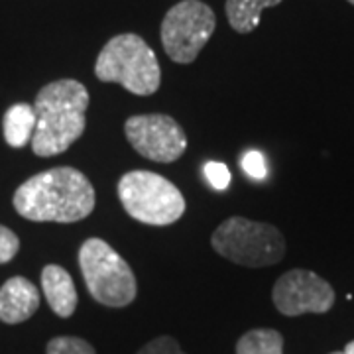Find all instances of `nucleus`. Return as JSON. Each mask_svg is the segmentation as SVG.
<instances>
[{
	"label": "nucleus",
	"mask_w": 354,
	"mask_h": 354,
	"mask_svg": "<svg viewBox=\"0 0 354 354\" xmlns=\"http://www.w3.org/2000/svg\"><path fill=\"white\" fill-rule=\"evenodd\" d=\"M14 209L34 223H77L95 211V187L75 167H53L30 177L14 193Z\"/></svg>",
	"instance_id": "1"
},
{
	"label": "nucleus",
	"mask_w": 354,
	"mask_h": 354,
	"mask_svg": "<svg viewBox=\"0 0 354 354\" xmlns=\"http://www.w3.org/2000/svg\"><path fill=\"white\" fill-rule=\"evenodd\" d=\"M36 130L32 150L39 158L64 153L83 136L87 127L88 91L75 79L48 83L36 97Z\"/></svg>",
	"instance_id": "2"
},
{
	"label": "nucleus",
	"mask_w": 354,
	"mask_h": 354,
	"mask_svg": "<svg viewBox=\"0 0 354 354\" xmlns=\"http://www.w3.org/2000/svg\"><path fill=\"white\" fill-rule=\"evenodd\" d=\"M95 75L102 83H118L138 97L153 95L162 83V69L153 50L136 34H118L106 41Z\"/></svg>",
	"instance_id": "3"
},
{
	"label": "nucleus",
	"mask_w": 354,
	"mask_h": 354,
	"mask_svg": "<svg viewBox=\"0 0 354 354\" xmlns=\"http://www.w3.org/2000/svg\"><path fill=\"white\" fill-rule=\"evenodd\" d=\"M118 199L134 221L150 227H167L185 213V199L176 185L160 174L134 169L120 177Z\"/></svg>",
	"instance_id": "4"
},
{
	"label": "nucleus",
	"mask_w": 354,
	"mask_h": 354,
	"mask_svg": "<svg viewBox=\"0 0 354 354\" xmlns=\"http://www.w3.org/2000/svg\"><path fill=\"white\" fill-rule=\"evenodd\" d=\"M79 268L88 293L106 307H127L138 293L128 262L102 239H87L79 248Z\"/></svg>",
	"instance_id": "5"
},
{
	"label": "nucleus",
	"mask_w": 354,
	"mask_h": 354,
	"mask_svg": "<svg viewBox=\"0 0 354 354\" xmlns=\"http://www.w3.org/2000/svg\"><path fill=\"white\" fill-rule=\"evenodd\" d=\"M211 244L218 256L248 268L278 264L286 254V239L278 228L244 216H230L221 223Z\"/></svg>",
	"instance_id": "6"
},
{
	"label": "nucleus",
	"mask_w": 354,
	"mask_h": 354,
	"mask_svg": "<svg viewBox=\"0 0 354 354\" xmlns=\"http://www.w3.org/2000/svg\"><path fill=\"white\" fill-rule=\"evenodd\" d=\"M216 18L213 8L201 0H181L171 6L162 22V46L171 62L193 64L213 38Z\"/></svg>",
	"instance_id": "7"
},
{
	"label": "nucleus",
	"mask_w": 354,
	"mask_h": 354,
	"mask_svg": "<svg viewBox=\"0 0 354 354\" xmlns=\"http://www.w3.org/2000/svg\"><path fill=\"white\" fill-rule=\"evenodd\" d=\"M130 146L158 164H171L187 150V136L176 118L167 114H136L124 122Z\"/></svg>",
	"instance_id": "8"
},
{
	"label": "nucleus",
	"mask_w": 354,
	"mask_h": 354,
	"mask_svg": "<svg viewBox=\"0 0 354 354\" xmlns=\"http://www.w3.org/2000/svg\"><path fill=\"white\" fill-rule=\"evenodd\" d=\"M335 290L327 279L304 268H295L279 276L272 291L276 309L288 317L327 313L335 305Z\"/></svg>",
	"instance_id": "9"
},
{
	"label": "nucleus",
	"mask_w": 354,
	"mask_h": 354,
	"mask_svg": "<svg viewBox=\"0 0 354 354\" xmlns=\"http://www.w3.org/2000/svg\"><path fill=\"white\" fill-rule=\"evenodd\" d=\"M38 288L22 276H14L0 288V321L8 325L24 323L38 311Z\"/></svg>",
	"instance_id": "10"
},
{
	"label": "nucleus",
	"mask_w": 354,
	"mask_h": 354,
	"mask_svg": "<svg viewBox=\"0 0 354 354\" xmlns=\"http://www.w3.org/2000/svg\"><path fill=\"white\" fill-rule=\"evenodd\" d=\"M41 290L57 317H71L77 309V290L69 272L57 264H48L41 270Z\"/></svg>",
	"instance_id": "11"
},
{
	"label": "nucleus",
	"mask_w": 354,
	"mask_h": 354,
	"mask_svg": "<svg viewBox=\"0 0 354 354\" xmlns=\"http://www.w3.org/2000/svg\"><path fill=\"white\" fill-rule=\"evenodd\" d=\"M36 122H38V116H36V109L32 104H26V102L12 104L4 114L6 144L12 148H24L26 144L34 138Z\"/></svg>",
	"instance_id": "12"
},
{
	"label": "nucleus",
	"mask_w": 354,
	"mask_h": 354,
	"mask_svg": "<svg viewBox=\"0 0 354 354\" xmlns=\"http://www.w3.org/2000/svg\"><path fill=\"white\" fill-rule=\"evenodd\" d=\"M281 0H227V18L239 34H250L258 26L266 8L278 6Z\"/></svg>",
	"instance_id": "13"
},
{
	"label": "nucleus",
	"mask_w": 354,
	"mask_h": 354,
	"mask_svg": "<svg viewBox=\"0 0 354 354\" xmlns=\"http://www.w3.org/2000/svg\"><path fill=\"white\" fill-rule=\"evenodd\" d=\"M236 354H283V337L274 329H252L236 344Z\"/></svg>",
	"instance_id": "14"
},
{
	"label": "nucleus",
	"mask_w": 354,
	"mask_h": 354,
	"mask_svg": "<svg viewBox=\"0 0 354 354\" xmlns=\"http://www.w3.org/2000/svg\"><path fill=\"white\" fill-rule=\"evenodd\" d=\"M48 354H97L87 341L79 337H55L48 342Z\"/></svg>",
	"instance_id": "15"
},
{
	"label": "nucleus",
	"mask_w": 354,
	"mask_h": 354,
	"mask_svg": "<svg viewBox=\"0 0 354 354\" xmlns=\"http://www.w3.org/2000/svg\"><path fill=\"white\" fill-rule=\"evenodd\" d=\"M203 171H205L207 181L215 189H227L228 183H230V171H228L227 165L221 164V162H207Z\"/></svg>",
	"instance_id": "16"
},
{
	"label": "nucleus",
	"mask_w": 354,
	"mask_h": 354,
	"mask_svg": "<svg viewBox=\"0 0 354 354\" xmlns=\"http://www.w3.org/2000/svg\"><path fill=\"white\" fill-rule=\"evenodd\" d=\"M20 250V241L10 228L0 225V264L10 262Z\"/></svg>",
	"instance_id": "17"
},
{
	"label": "nucleus",
	"mask_w": 354,
	"mask_h": 354,
	"mask_svg": "<svg viewBox=\"0 0 354 354\" xmlns=\"http://www.w3.org/2000/svg\"><path fill=\"white\" fill-rule=\"evenodd\" d=\"M138 354H185L181 346L177 344L176 339L171 337H158L148 344H144L138 351Z\"/></svg>",
	"instance_id": "18"
},
{
	"label": "nucleus",
	"mask_w": 354,
	"mask_h": 354,
	"mask_svg": "<svg viewBox=\"0 0 354 354\" xmlns=\"http://www.w3.org/2000/svg\"><path fill=\"white\" fill-rule=\"evenodd\" d=\"M242 169L252 177V179H264L266 177V162L264 156L260 152H248L242 158Z\"/></svg>",
	"instance_id": "19"
},
{
	"label": "nucleus",
	"mask_w": 354,
	"mask_h": 354,
	"mask_svg": "<svg viewBox=\"0 0 354 354\" xmlns=\"http://www.w3.org/2000/svg\"><path fill=\"white\" fill-rule=\"evenodd\" d=\"M344 354H354V341H351L346 346H344V351H342Z\"/></svg>",
	"instance_id": "20"
},
{
	"label": "nucleus",
	"mask_w": 354,
	"mask_h": 354,
	"mask_svg": "<svg viewBox=\"0 0 354 354\" xmlns=\"http://www.w3.org/2000/svg\"><path fill=\"white\" fill-rule=\"evenodd\" d=\"M330 354H344V353H342V351H341V353H330Z\"/></svg>",
	"instance_id": "21"
},
{
	"label": "nucleus",
	"mask_w": 354,
	"mask_h": 354,
	"mask_svg": "<svg viewBox=\"0 0 354 354\" xmlns=\"http://www.w3.org/2000/svg\"><path fill=\"white\" fill-rule=\"evenodd\" d=\"M348 2H351V4H354V0H348Z\"/></svg>",
	"instance_id": "22"
}]
</instances>
